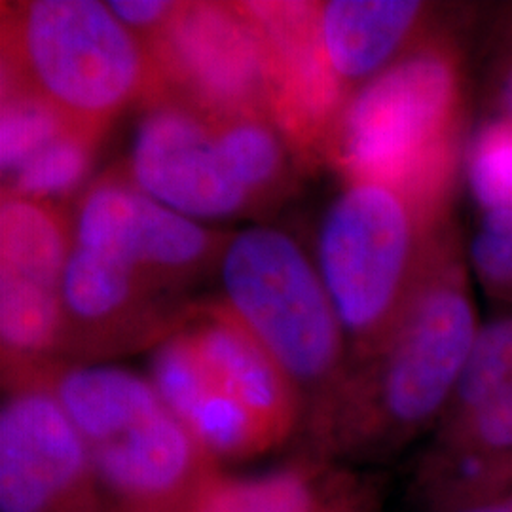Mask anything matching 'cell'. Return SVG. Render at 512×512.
<instances>
[{
  "label": "cell",
  "instance_id": "obj_8",
  "mask_svg": "<svg viewBox=\"0 0 512 512\" xmlns=\"http://www.w3.org/2000/svg\"><path fill=\"white\" fill-rule=\"evenodd\" d=\"M0 512H110L73 421L31 370L2 372Z\"/></svg>",
  "mask_w": 512,
  "mask_h": 512
},
{
  "label": "cell",
  "instance_id": "obj_6",
  "mask_svg": "<svg viewBox=\"0 0 512 512\" xmlns=\"http://www.w3.org/2000/svg\"><path fill=\"white\" fill-rule=\"evenodd\" d=\"M219 272L220 302L298 389L306 429L349 368L348 340L317 264L287 232L251 226L228 238Z\"/></svg>",
  "mask_w": 512,
  "mask_h": 512
},
{
  "label": "cell",
  "instance_id": "obj_21",
  "mask_svg": "<svg viewBox=\"0 0 512 512\" xmlns=\"http://www.w3.org/2000/svg\"><path fill=\"white\" fill-rule=\"evenodd\" d=\"M467 262L484 293L512 306V209L480 213Z\"/></svg>",
  "mask_w": 512,
  "mask_h": 512
},
{
  "label": "cell",
  "instance_id": "obj_5",
  "mask_svg": "<svg viewBox=\"0 0 512 512\" xmlns=\"http://www.w3.org/2000/svg\"><path fill=\"white\" fill-rule=\"evenodd\" d=\"M2 90L23 93L101 139L160 80L147 46L97 0L2 2Z\"/></svg>",
  "mask_w": 512,
  "mask_h": 512
},
{
  "label": "cell",
  "instance_id": "obj_11",
  "mask_svg": "<svg viewBox=\"0 0 512 512\" xmlns=\"http://www.w3.org/2000/svg\"><path fill=\"white\" fill-rule=\"evenodd\" d=\"M272 63L274 122L302 162L321 152L348 95L330 73L319 38V2H243Z\"/></svg>",
  "mask_w": 512,
  "mask_h": 512
},
{
  "label": "cell",
  "instance_id": "obj_9",
  "mask_svg": "<svg viewBox=\"0 0 512 512\" xmlns=\"http://www.w3.org/2000/svg\"><path fill=\"white\" fill-rule=\"evenodd\" d=\"M74 245L126 268L158 296L175 293L219 262L228 238L165 207L112 167L78 198Z\"/></svg>",
  "mask_w": 512,
  "mask_h": 512
},
{
  "label": "cell",
  "instance_id": "obj_16",
  "mask_svg": "<svg viewBox=\"0 0 512 512\" xmlns=\"http://www.w3.org/2000/svg\"><path fill=\"white\" fill-rule=\"evenodd\" d=\"M73 243V217H69L63 207L2 192V279L61 293Z\"/></svg>",
  "mask_w": 512,
  "mask_h": 512
},
{
  "label": "cell",
  "instance_id": "obj_14",
  "mask_svg": "<svg viewBox=\"0 0 512 512\" xmlns=\"http://www.w3.org/2000/svg\"><path fill=\"white\" fill-rule=\"evenodd\" d=\"M181 512H380L370 480L310 452L258 475L222 471Z\"/></svg>",
  "mask_w": 512,
  "mask_h": 512
},
{
  "label": "cell",
  "instance_id": "obj_2",
  "mask_svg": "<svg viewBox=\"0 0 512 512\" xmlns=\"http://www.w3.org/2000/svg\"><path fill=\"white\" fill-rule=\"evenodd\" d=\"M458 16L349 95L321 160L344 181H376L452 207L463 173L471 101V35Z\"/></svg>",
  "mask_w": 512,
  "mask_h": 512
},
{
  "label": "cell",
  "instance_id": "obj_24",
  "mask_svg": "<svg viewBox=\"0 0 512 512\" xmlns=\"http://www.w3.org/2000/svg\"><path fill=\"white\" fill-rule=\"evenodd\" d=\"M450 512H512V484Z\"/></svg>",
  "mask_w": 512,
  "mask_h": 512
},
{
  "label": "cell",
  "instance_id": "obj_20",
  "mask_svg": "<svg viewBox=\"0 0 512 512\" xmlns=\"http://www.w3.org/2000/svg\"><path fill=\"white\" fill-rule=\"evenodd\" d=\"M69 129L74 128L37 99L2 90V181Z\"/></svg>",
  "mask_w": 512,
  "mask_h": 512
},
{
  "label": "cell",
  "instance_id": "obj_23",
  "mask_svg": "<svg viewBox=\"0 0 512 512\" xmlns=\"http://www.w3.org/2000/svg\"><path fill=\"white\" fill-rule=\"evenodd\" d=\"M114 16L148 46L177 16L183 2L173 0H112L107 2Z\"/></svg>",
  "mask_w": 512,
  "mask_h": 512
},
{
  "label": "cell",
  "instance_id": "obj_13",
  "mask_svg": "<svg viewBox=\"0 0 512 512\" xmlns=\"http://www.w3.org/2000/svg\"><path fill=\"white\" fill-rule=\"evenodd\" d=\"M461 8L463 4L423 0L319 2V38L330 73L349 99L423 38L456 18Z\"/></svg>",
  "mask_w": 512,
  "mask_h": 512
},
{
  "label": "cell",
  "instance_id": "obj_1",
  "mask_svg": "<svg viewBox=\"0 0 512 512\" xmlns=\"http://www.w3.org/2000/svg\"><path fill=\"white\" fill-rule=\"evenodd\" d=\"M469 274L456 230L397 329L349 366L329 406L304 429L310 454L342 465L376 463L435 431L480 327Z\"/></svg>",
  "mask_w": 512,
  "mask_h": 512
},
{
  "label": "cell",
  "instance_id": "obj_10",
  "mask_svg": "<svg viewBox=\"0 0 512 512\" xmlns=\"http://www.w3.org/2000/svg\"><path fill=\"white\" fill-rule=\"evenodd\" d=\"M145 109L122 165L143 192L196 222L258 207L228 164L211 116L169 97Z\"/></svg>",
  "mask_w": 512,
  "mask_h": 512
},
{
  "label": "cell",
  "instance_id": "obj_22",
  "mask_svg": "<svg viewBox=\"0 0 512 512\" xmlns=\"http://www.w3.org/2000/svg\"><path fill=\"white\" fill-rule=\"evenodd\" d=\"M480 97L488 116L512 120V4L499 6L490 21Z\"/></svg>",
  "mask_w": 512,
  "mask_h": 512
},
{
  "label": "cell",
  "instance_id": "obj_4",
  "mask_svg": "<svg viewBox=\"0 0 512 512\" xmlns=\"http://www.w3.org/2000/svg\"><path fill=\"white\" fill-rule=\"evenodd\" d=\"M14 370L35 372L54 391L84 442L110 512H181L224 471L148 376L73 361Z\"/></svg>",
  "mask_w": 512,
  "mask_h": 512
},
{
  "label": "cell",
  "instance_id": "obj_18",
  "mask_svg": "<svg viewBox=\"0 0 512 512\" xmlns=\"http://www.w3.org/2000/svg\"><path fill=\"white\" fill-rule=\"evenodd\" d=\"M99 143L78 129L65 131L4 179L2 192L50 203L73 194L90 173Z\"/></svg>",
  "mask_w": 512,
  "mask_h": 512
},
{
  "label": "cell",
  "instance_id": "obj_17",
  "mask_svg": "<svg viewBox=\"0 0 512 512\" xmlns=\"http://www.w3.org/2000/svg\"><path fill=\"white\" fill-rule=\"evenodd\" d=\"M213 120L228 164L256 205H266L279 196L289 183L293 148L274 122L266 116Z\"/></svg>",
  "mask_w": 512,
  "mask_h": 512
},
{
  "label": "cell",
  "instance_id": "obj_3",
  "mask_svg": "<svg viewBox=\"0 0 512 512\" xmlns=\"http://www.w3.org/2000/svg\"><path fill=\"white\" fill-rule=\"evenodd\" d=\"M458 230L452 207L376 181H344L317 232V270L349 366L384 346Z\"/></svg>",
  "mask_w": 512,
  "mask_h": 512
},
{
  "label": "cell",
  "instance_id": "obj_12",
  "mask_svg": "<svg viewBox=\"0 0 512 512\" xmlns=\"http://www.w3.org/2000/svg\"><path fill=\"white\" fill-rule=\"evenodd\" d=\"M148 370L167 408L222 469L283 446L220 382L183 323L152 348Z\"/></svg>",
  "mask_w": 512,
  "mask_h": 512
},
{
  "label": "cell",
  "instance_id": "obj_7",
  "mask_svg": "<svg viewBox=\"0 0 512 512\" xmlns=\"http://www.w3.org/2000/svg\"><path fill=\"white\" fill-rule=\"evenodd\" d=\"M147 48L160 80L158 99H175L213 118L274 122L270 55L243 2H183Z\"/></svg>",
  "mask_w": 512,
  "mask_h": 512
},
{
  "label": "cell",
  "instance_id": "obj_15",
  "mask_svg": "<svg viewBox=\"0 0 512 512\" xmlns=\"http://www.w3.org/2000/svg\"><path fill=\"white\" fill-rule=\"evenodd\" d=\"M183 329L220 382L281 444L304 431L306 406L298 389L222 302L190 311Z\"/></svg>",
  "mask_w": 512,
  "mask_h": 512
},
{
  "label": "cell",
  "instance_id": "obj_19",
  "mask_svg": "<svg viewBox=\"0 0 512 512\" xmlns=\"http://www.w3.org/2000/svg\"><path fill=\"white\" fill-rule=\"evenodd\" d=\"M463 175L480 213L512 209V120L488 116L471 135Z\"/></svg>",
  "mask_w": 512,
  "mask_h": 512
}]
</instances>
